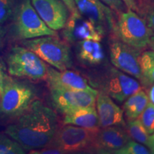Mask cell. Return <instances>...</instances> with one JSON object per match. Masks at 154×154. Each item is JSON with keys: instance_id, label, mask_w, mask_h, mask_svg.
Segmentation results:
<instances>
[{"instance_id": "obj_5", "label": "cell", "mask_w": 154, "mask_h": 154, "mask_svg": "<svg viewBox=\"0 0 154 154\" xmlns=\"http://www.w3.org/2000/svg\"><path fill=\"white\" fill-rule=\"evenodd\" d=\"M7 69L12 76L33 81L46 80L49 67L36 54L26 47H14L7 56Z\"/></svg>"}, {"instance_id": "obj_6", "label": "cell", "mask_w": 154, "mask_h": 154, "mask_svg": "<svg viewBox=\"0 0 154 154\" xmlns=\"http://www.w3.org/2000/svg\"><path fill=\"white\" fill-rule=\"evenodd\" d=\"M98 130L66 124L57 130L47 146L59 150L61 153L92 151L94 136Z\"/></svg>"}, {"instance_id": "obj_4", "label": "cell", "mask_w": 154, "mask_h": 154, "mask_svg": "<svg viewBox=\"0 0 154 154\" xmlns=\"http://www.w3.org/2000/svg\"><path fill=\"white\" fill-rule=\"evenodd\" d=\"M55 36H45L24 39L22 44L57 70L70 69L73 62L69 48Z\"/></svg>"}, {"instance_id": "obj_26", "label": "cell", "mask_w": 154, "mask_h": 154, "mask_svg": "<svg viewBox=\"0 0 154 154\" xmlns=\"http://www.w3.org/2000/svg\"><path fill=\"white\" fill-rule=\"evenodd\" d=\"M14 0H0V24L8 20L13 10Z\"/></svg>"}, {"instance_id": "obj_11", "label": "cell", "mask_w": 154, "mask_h": 154, "mask_svg": "<svg viewBox=\"0 0 154 154\" xmlns=\"http://www.w3.org/2000/svg\"><path fill=\"white\" fill-rule=\"evenodd\" d=\"M74 2L80 14L93 22L103 34L113 32L115 11L110 7L100 0H74Z\"/></svg>"}, {"instance_id": "obj_2", "label": "cell", "mask_w": 154, "mask_h": 154, "mask_svg": "<svg viewBox=\"0 0 154 154\" xmlns=\"http://www.w3.org/2000/svg\"><path fill=\"white\" fill-rule=\"evenodd\" d=\"M113 32L120 41L140 50L154 44V35L145 20L129 9L119 13Z\"/></svg>"}, {"instance_id": "obj_15", "label": "cell", "mask_w": 154, "mask_h": 154, "mask_svg": "<svg viewBox=\"0 0 154 154\" xmlns=\"http://www.w3.org/2000/svg\"><path fill=\"white\" fill-rule=\"evenodd\" d=\"M96 102L100 128L111 126L126 127L124 111L116 104L110 96L100 91L98 93Z\"/></svg>"}, {"instance_id": "obj_31", "label": "cell", "mask_w": 154, "mask_h": 154, "mask_svg": "<svg viewBox=\"0 0 154 154\" xmlns=\"http://www.w3.org/2000/svg\"><path fill=\"white\" fill-rule=\"evenodd\" d=\"M149 96V101L152 102L154 104V84L153 85L151 86V88H150L149 91V96Z\"/></svg>"}, {"instance_id": "obj_1", "label": "cell", "mask_w": 154, "mask_h": 154, "mask_svg": "<svg viewBox=\"0 0 154 154\" xmlns=\"http://www.w3.org/2000/svg\"><path fill=\"white\" fill-rule=\"evenodd\" d=\"M17 117L15 122L7 127L5 133L25 150L47 146L59 129L57 113L38 100H34Z\"/></svg>"}, {"instance_id": "obj_29", "label": "cell", "mask_w": 154, "mask_h": 154, "mask_svg": "<svg viewBox=\"0 0 154 154\" xmlns=\"http://www.w3.org/2000/svg\"><path fill=\"white\" fill-rule=\"evenodd\" d=\"M5 74V66L3 61L0 59V89H1L2 86L3 85V83L5 82L6 78Z\"/></svg>"}, {"instance_id": "obj_23", "label": "cell", "mask_w": 154, "mask_h": 154, "mask_svg": "<svg viewBox=\"0 0 154 154\" xmlns=\"http://www.w3.org/2000/svg\"><path fill=\"white\" fill-rule=\"evenodd\" d=\"M140 123L149 134L154 133V104L149 101L143 112L138 116Z\"/></svg>"}, {"instance_id": "obj_14", "label": "cell", "mask_w": 154, "mask_h": 154, "mask_svg": "<svg viewBox=\"0 0 154 154\" xmlns=\"http://www.w3.org/2000/svg\"><path fill=\"white\" fill-rule=\"evenodd\" d=\"M131 138L123 126H111L100 128L94 136L92 151L113 153L124 147Z\"/></svg>"}, {"instance_id": "obj_18", "label": "cell", "mask_w": 154, "mask_h": 154, "mask_svg": "<svg viewBox=\"0 0 154 154\" xmlns=\"http://www.w3.org/2000/svg\"><path fill=\"white\" fill-rule=\"evenodd\" d=\"M77 57L82 63L94 66L102 62L104 54L100 42L84 39L78 42Z\"/></svg>"}, {"instance_id": "obj_19", "label": "cell", "mask_w": 154, "mask_h": 154, "mask_svg": "<svg viewBox=\"0 0 154 154\" xmlns=\"http://www.w3.org/2000/svg\"><path fill=\"white\" fill-rule=\"evenodd\" d=\"M149 102V96L141 89L127 98L123 109L128 120L131 121L138 118Z\"/></svg>"}, {"instance_id": "obj_21", "label": "cell", "mask_w": 154, "mask_h": 154, "mask_svg": "<svg viewBox=\"0 0 154 154\" xmlns=\"http://www.w3.org/2000/svg\"><path fill=\"white\" fill-rule=\"evenodd\" d=\"M126 130L131 138L134 139L135 141L145 145L149 149L151 144V136L148 134L138 118L128 121V124L126 125Z\"/></svg>"}, {"instance_id": "obj_7", "label": "cell", "mask_w": 154, "mask_h": 154, "mask_svg": "<svg viewBox=\"0 0 154 154\" xmlns=\"http://www.w3.org/2000/svg\"><path fill=\"white\" fill-rule=\"evenodd\" d=\"M14 28L17 36L29 39L45 36H57V31L50 29L38 16L31 0H22L16 11Z\"/></svg>"}, {"instance_id": "obj_17", "label": "cell", "mask_w": 154, "mask_h": 154, "mask_svg": "<svg viewBox=\"0 0 154 154\" xmlns=\"http://www.w3.org/2000/svg\"><path fill=\"white\" fill-rule=\"evenodd\" d=\"M63 114L64 125H74L88 129H97L100 128L99 117L94 106L77 108Z\"/></svg>"}, {"instance_id": "obj_9", "label": "cell", "mask_w": 154, "mask_h": 154, "mask_svg": "<svg viewBox=\"0 0 154 154\" xmlns=\"http://www.w3.org/2000/svg\"><path fill=\"white\" fill-rule=\"evenodd\" d=\"M103 77V92L119 102L141 89L137 80L116 68L109 69Z\"/></svg>"}, {"instance_id": "obj_10", "label": "cell", "mask_w": 154, "mask_h": 154, "mask_svg": "<svg viewBox=\"0 0 154 154\" xmlns=\"http://www.w3.org/2000/svg\"><path fill=\"white\" fill-rule=\"evenodd\" d=\"M54 106L61 113L82 107L94 106L98 91L90 88L85 90H62L50 88Z\"/></svg>"}, {"instance_id": "obj_34", "label": "cell", "mask_w": 154, "mask_h": 154, "mask_svg": "<svg viewBox=\"0 0 154 154\" xmlns=\"http://www.w3.org/2000/svg\"><path fill=\"white\" fill-rule=\"evenodd\" d=\"M149 149L151 153H154V134L153 136H151V144H150Z\"/></svg>"}, {"instance_id": "obj_35", "label": "cell", "mask_w": 154, "mask_h": 154, "mask_svg": "<svg viewBox=\"0 0 154 154\" xmlns=\"http://www.w3.org/2000/svg\"><path fill=\"white\" fill-rule=\"evenodd\" d=\"M0 99H1V89H0Z\"/></svg>"}, {"instance_id": "obj_28", "label": "cell", "mask_w": 154, "mask_h": 154, "mask_svg": "<svg viewBox=\"0 0 154 154\" xmlns=\"http://www.w3.org/2000/svg\"><path fill=\"white\" fill-rule=\"evenodd\" d=\"M122 1L126 6L127 8L138 12V6L137 5L136 0H122Z\"/></svg>"}, {"instance_id": "obj_24", "label": "cell", "mask_w": 154, "mask_h": 154, "mask_svg": "<svg viewBox=\"0 0 154 154\" xmlns=\"http://www.w3.org/2000/svg\"><path fill=\"white\" fill-rule=\"evenodd\" d=\"M113 153L116 154H149L151 153L150 150L138 142L131 140L124 147L116 150Z\"/></svg>"}, {"instance_id": "obj_13", "label": "cell", "mask_w": 154, "mask_h": 154, "mask_svg": "<svg viewBox=\"0 0 154 154\" xmlns=\"http://www.w3.org/2000/svg\"><path fill=\"white\" fill-rule=\"evenodd\" d=\"M38 16L51 29L61 30L66 24L69 11L61 0H31Z\"/></svg>"}, {"instance_id": "obj_12", "label": "cell", "mask_w": 154, "mask_h": 154, "mask_svg": "<svg viewBox=\"0 0 154 154\" xmlns=\"http://www.w3.org/2000/svg\"><path fill=\"white\" fill-rule=\"evenodd\" d=\"M103 35L104 34L93 22L81 14L78 10L71 13L63 28V38L72 43L84 39L101 42Z\"/></svg>"}, {"instance_id": "obj_3", "label": "cell", "mask_w": 154, "mask_h": 154, "mask_svg": "<svg viewBox=\"0 0 154 154\" xmlns=\"http://www.w3.org/2000/svg\"><path fill=\"white\" fill-rule=\"evenodd\" d=\"M35 98L36 91L32 85L6 76L1 88L0 112L9 117L19 116Z\"/></svg>"}, {"instance_id": "obj_27", "label": "cell", "mask_w": 154, "mask_h": 154, "mask_svg": "<svg viewBox=\"0 0 154 154\" xmlns=\"http://www.w3.org/2000/svg\"><path fill=\"white\" fill-rule=\"evenodd\" d=\"M100 1H101L106 5L110 7L117 14L122 12V11H125L128 9L122 0H100Z\"/></svg>"}, {"instance_id": "obj_25", "label": "cell", "mask_w": 154, "mask_h": 154, "mask_svg": "<svg viewBox=\"0 0 154 154\" xmlns=\"http://www.w3.org/2000/svg\"><path fill=\"white\" fill-rule=\"evenodd\" d=\"M137 13H139L140 16L145 20L154 35V7L140 5Z\"/></svg>"}, {"instance_id": "obj_32", "label": "cell", "mask_w": 154, "mask_h": 154, "mask_svg": "<svg viewBox=\"0 0 154 154\" xmlns=\"http://www.w3.org/2000/svg\"><path fill=\"white\" fill-rule=\"evenodd\" d=\"M5 33H6V31L5 29V28L2 27V26L0 25V46H1V44H2Z\"/></svg>"}, {"instance_id": "obj_30", "label": "cell", "mask_w": 154, "mask_h": 154, "mask_svg": "<svg viewBox=\"0 0 154 154\" xmlns=\"http://www.w3.org/2000/svg\"><path fill=\"white\" fill-rule=\"evenodd\" d=\"M61 1H62L66 5L69 12L72 13L77 10L76 5H75V2H74V0H61Z\"/></svg>"}, {"instance_id": "obj_8", "label": "cell", "mask_w": 154, "mask_h": 154, "mask_svg": "<svg viewBox=\"0 0 154 154\" xmlns=\"http://www.w3.org/2000/svg\"><path fill=\"white\" fill-rule=\"evenodd\" d=\"M109 50L111 61L116 68L141 82L139 63L141 50L131 47L118 38L111 42Z\"/></svg>"}, {"instance_id": "obj_16", "label": "cell", "mask_w": 154, "mask_h": 154, "mask_svg": "<svg viewBox=\"0 0 154 154\" xmlns=\"http://www.w3.org/2000/svg\"><path fill=\"white\" fill-rule=\"evenodd\" d=\"M47 82L50 88L62 90H85L92 88L87 80L74 71H59L56 69H48Z\"/></svg>"}, {"instance_id": "obj_22", "label": "cell", "mask_w": 154, "mask_h": 154, "mask_svg": "<svg viewBox=\"0 0 154 154\" xmlns=\"http://www.w3.org/2000/svg\"><path fill=\"white\" fill-rule=\"evenodd\" d=\"M25 149L12 138L0 134V154H24Z\"/></svg>"}, {"instance_id": "obj_20", "label": "cell", "mask_w": 154, "mask_h": 154, "mask_svg": "<svg viewBox=\"0 0 154 154\" xmlns=\"http://www.w3.org/2000/svg\"><path fill=\"white\" fill-rule=\"evenodd\" d=\"M140 68L142 84L149 86L154 84V50H147L140 54Z\"/></svg>"}, {"instance_id": "obj_33", "label": "cell", "mask_w": 154, "mask_h": 154, "mask_svg": "<svg viewBox=\"0 0 154 154\" xmlns=\"http://www.w3.org/2000/svg\"><path fill=\"white\" fill-rule=\"evenodd\" d=\"M140 5L152 6L154 7V0H140Z\"/></svg>"}]
</instances>
